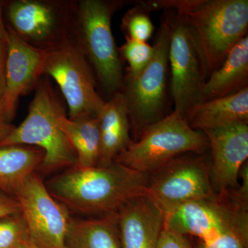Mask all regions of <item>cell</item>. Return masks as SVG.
I'll return each mask as SVG.
<instances>
[{
  "label": "cell",
  "instance_id": "1",
  "mask_svg": "<svg viewBox=\"0 0 248 248\" xmlns=\"http://www.w3.org/2000/svg\"><path fill=\"white\" fill-rule=\"evenodd\" d=\"M148 174L114 162L107 167H72L45 182L54 198L68 210L87 215H108L145 195Z\"/></svg>",
  "mask_w": 248,
  "mask_h": 248
},
{
  "label": "cell",
  "instance_id": "2",
  "mask_svg": "<svg viewBox=\"0 0 248 248\" xmlns=\"http://www.w3.org/2000/svg\"><path fill=\"white\" fill-rule=\"evenodd\" d=\"M150 11L172 10L185 21L196 46L206 79L224 62L233 46L248 35V0L143 1Z\"/></svg>",
  "mask_w": 248,
  "mask_h": 248
},
{
  "label": "cell",
  "instance_id": "3",
  "mask_svg": "<svg viewBox=\"0 0 248 248\" xmlns=\"http://www.w3.org/2000/svg\"><path fill=\"white\" fill-rule=\"evenodd\" d=\"M64 115L66 110L50 78L44 75L36 85L25 120L16 126L0 147L25 145L40 148L45 158L38 170L45 173L75 167L76 153L60 124V119Z\"/></svg>",
  "mask_w": 248,
  "mask_h": 248
},
{
  "label": "cell",
  "instance_id": "4",
  "mask_svg": "<svg viewBox=\"0 0 248 248\" xmlns=\"http://www.w3.org/2000/svg\"><path fill=\"white\" fill-rule=\"evenodd\" d=\"M120 1L81 0L76 3L73 34L92 69L97 85L109 98L120 92L124 76L112 34L114 14Z\"/></svg>",
  "mask_w": 248,
  "mask_h": 248
},
{
  "label": "cell",
  "instance_id": "5",
  "mask_svg": "<svg viewBox=\"0 0 248 248\" xmlns=\"http://www.w3.org/2000/svg\"><path fill=\"white\" fill-rule=\"evenodd\" d=\"M208 151L203 132L192 128L186 119L173 111L146 127L114 162L149 175L181 155Z\"/></svg>",
  "mask_w": 248,
  "mask_h": 248
},
{
  "label": "cell",
  "instance_id": "6",
  "mask_svg": "<svg viewBox=\"0 0 248 248\" xmlns=\"http://www.w3.org/2000/svg\"><path fill=\"white\" fill-rule=\"evenodd\" d=\"M167 11L155 37L151 61L138 76H124L120 91L135 140L146 127L166 116L171 32V15Z\"/></svg>",
  "mask_w": 248,
  "mask_h": 248
},
{
  "label": "cell",
  "instance_id": "7",
  "mask_svg": "<svg viewBox=\"0 0 248 248\" xmlns=\"http://www.w3.org/2000/svg\"><path fill=\"white\" fill-rule=\"evenodd\" d=\"M164 226L200 241L236 233L248 239V204L238 200L234 190L188 202L164 213Z\"/></svg>",
  "mask_w": 248,
  "mask_h": 248
},
{
  "label": "cell",
  "instance_id": "8",
  "mask_svg": "<svg viewBox=\"0 0 248 248\" xmlns=\"http://www.w3.org/2000/svg\"><path fill=\"white\" fill-rule=\"evenodd\" d=\"M44 74L58 85L68 106V118L100 115L107 101L97 92L92 69L73 34L47 50Z\"/></svg>",
  "mask_w": 248,
  "mask_h": 248
},
{
  "label": "cell",
  "instance_id": "9",
  "mask_svg": "<svg viewBox=\"0 0 248 248\" xmlns=\"http://www.w3.org/2000/svg\"><path fill=\"white\" fill-rule=\"evenodd\" d=\"M76 3L14 0L4 3L7 27L27 44L50 50L73 35Z\"/></svg>",
  "mask_w": 248,
  "mask_h": 248
},
{
  "label": "cell",
  "instance_id": "10",
  "mask_svg": "<svg viewBox=\"0 0 248 248\" xmlns=\"http://www.w3.org/2000/svg\"><path fill=\"white\" fill-rule=\"evenodd\" d=\"M210 159L203 154L181 155L148 175L146 194L166 213L193 201L215 197Z\"/></svg>",
  "mask_w": 248,
  "mask_h": 248
},
{
  "label": "cell",
  "instance_id": "11",
  "mask_svg": "<svg viewBox=\"0 0 248 248\" xmlns=\"http://www.w3.org/2000/svg\"><path fill=\"white\" fill-rule=\"evenodd\" d=\"M171 15L169 66L174 112L188 122L197 107L203 102L206 81L198 49L185 21L177 13Z\"/></svg>",
  "mask_w": 248,
  "mask_h": 248
},
{
  "label": "cell",
  "instance_id": "12",
  "mask_svg": "<svg viewBox=\"0 0 248 248\" xmlns=\"http://www.w3.org/2000/svg\"><path fill=\"white\" fill-rule=\"evenodd\" d=\"M14 197L31 242L40 248H65L69 210L50 195L40 176L31 174Z\"/></svg>",
  "mask_w": 248,
  "mask_h": 248
},
{
  "label": "cell",
  "instance_id": "13",
  "mask_svg": "<svg viewBox=\"0 0 248 248\" xmlns=\"http://www.w3.org/2000/svg\"><path fill=\"white\" fill-rule=\"evenodd\" d=\"M210 151V179L216 194L236 190L239 173L248 158V124L203 130Z\"/></svg>",
  "mask_w": 248,
  "mask_h": 248
},
{
  "label": "cell",
  "instance_id": "14",
  "mask_svg": "<svg viewBox=\"0 0 248 248\" xmlns=\"http://www.w3.org/2000/svg\"><path fill=\"white\" fill-rule=\"evenodd\" d=\"M6 85L2 97L9 120H14L19 99L35 89L44 76L47 50L35 48L8 28Z\"/></svg>",
  "mask_w": 248,
  "mask_h": 248
},
{
  "label": "cell",
  "instance_id": "15",
  "mask_svg": "<svg viewBox=\"0 0 248 248\" xmlns=\"http://www.w3.org/2000/svg\"><path fill=\"white\" fill-rule=\"evenodd\" d=\"M122 248H157L164 212L146 195L129 201L117 211Z\"/></svg>",
  "mask_w": 248,
  "mask_h": 248
},
{
  "label": "cell",
  "instance_id": "16",
  "mask_svg": "<svg viewBox=\"0 0 248 248\" xmlns=\"http://www.w3.org/2000/svg\"><path fill=\"white\" fill-rule=\"evenodd\" d=\"M100 130V154L97 166L107 167L128 148L130 139V121L122 93L109 98L99 115Z\"/></svg>",
  "mask_w": 248,
  "mask_h": 248
},
{
  "label": "cell",
  "instance_id": "17",
  "mask_svg": "<svg viewBox=\"0 0 248 248\" xmlns=\"http://www.w3.org/2000/svg\"><path fill=\"white\" fill-rule=\"evenodd\" d=\"M248 87V37L230 50L224 62L204 84L203 102L231 95Z\"/></svg>",
  "mask_w": 248,
  "mask_h": 248
},
{
  "label": "cell",
  "instance_id": "18",
  "mask_svg": "<svg viewBox=\"0 0 248 248\" xmlns=\"http://www.w3.org/2000/svg\"><path fill=\"white\" fill-rule=\"evenodd\" d=\"M188 123L201 131L233 124H248V87L231 95L202 103L192 112Z\"/></svg>",
  "mask_w": 248,
  "mask_h": 248
},
{
  "label": "cell",
  "instance_id": "19",
  "mask_svg": "<svg viewBox=\"0 0 248 248\" xmlns=\"http://www.w3.org/2000/svg\"><path fill=\"white\" fill-rule=\"evenodd\" d=\"M65 248H122L117 212L100 218H71Z\"/></svg>",
  "mask_w": 248,
  "mask_h": 248
},
{
  "label": "cell",
  "instance_id": "20",
  "mask_svg": "<svg viewBox=\"0 0 248 248\" xmlns=\"http://www.w3.org/2000/svg\"><path fill=\"white\" fill-rule=\"evenodd\" d=\"M45 153L37 147H0V190L14 196L26 179L40 167Z\"/></svg>",
  "mask_w": 248,
  "mask_h": 248
},
{
  "label": "cell",
  "instance_id": "21",
  "mask_svg": "<svg viewBox=\"0 0 248 248\" xmlns=\"http://www.w3.org/2000/svg\"><path fill=\"white\" fill-rule=\"evenodd\" d=\"M62 130L76 153V167H96L100 154V130L99 117L86 115L70 119L68 115L60 119Z\"/></svg>",
  "mask_w": 248,
  "mask_h": 248
},
{
  "label": "cell",
  "instance_id": "22",
  "mask_svg": "<svg viewBox=\"0 0 248 248\" xmlns=\"http://www.w3.org/2000/svg\"><path fill=\"white\" fill-rule=\"evenodd\" d=\"M150 13L140 3L125 13L122 20V30L125 37L145 42L151 38L155 27Z\"/></svg>",
  "mask_w": 248,
  "mask_h": 248
},
{
  "label": "cell",
  "instance_id": "23",
  "mask_svg": "<svg viewBox=\"0 0 248 248\" xmlns=\"http://www.w3.org/2000/svg\"><path fill=\"white\" fill-rule=\"evenodd\" d=\"M121 59L128 63L125 76H138L151 61L154 55L155 48L148 42H140L125 37V42L119 48Z\"/></svg>",
  "mask_w": 248,
  "mask_h": 248
},
{
  "label": "cell",
  "instance_id": "24",
  "mask_svg": "<svg viewBox=\"0 0 248 248\" xmlns=\"http://www.w3.org/2000/svg\"><path fill=\"white\" fill-rule=\"evenodd\" d=\"M27 239L29 233L21 213L0 219V248H15Z\"/></svg>",
  "mask_w": 248,
  "mask_h": 248
},
{
  "label": "cell",
  "instance_id": "25",
  "mask_svg": "<svg viewBox=\"0 0 248 248\" xmlns=\"http://www.w3.org/2000/svg\"><path fill=\"white\" fill-rule=\"evenodd\" d=\"M248 239L236 233H227L208 241L198 240L194 248H248Z\"/></svg>",
  "mask_w": 248,
  "mask_h": 248
},
{
  "label": "cell",
  "instance_id": "26",
  "mask_svg": "<svg viewBox=\"0 0 248 248\" xmlns=\"http://www.w3.org/2000/svg\"><path fill=\"white\" fill-rule=\"evenodd\" d=\"M157 248H194V246L188 236L176 232L164 225Z\"/></svg>",
  "mask_w": 248,
  "mask_h": 248
},
{
  "label": "cell",
  "instance_id": "27",
  "mask_svg": "<svg viewBox=\"0 0 248 248\" xmlns=\"http://www.w3.org/2000/svg\"><path fill=\"white\" fill-rule=\"evenodd\" d=\"M19 213L20 208L16 197L0 190V219Z\"/></svg>",
  "mask_w": 248,
  "mask_h": 248
},
{
  "label": "cell",
  "instance_id": "28",
  "mask_svg": "<svg viewBox=\"0 0 248 248\" xmlns=\"http://www.w3.org/2000/svg\"><path fill=\"white\" fill-rule=\"evenodd\" d=\"M16 128L11 123L5 110L2 98H0V144L9 136V134Z\"/></svg>",
  "mask_w": 248,
  "mask_h": 248
},
{
  "label": "cell",
  "instance_id": "29",
  "mask_svg": "<svg viewBox=\"0 0 248 248\" xmlns=\"http://www.w3.org/2000/svg\"><path fill=\"white\" fill-rule=\"evenodd\" d=\"M7 40H0V98H2L6 85V63Z\"/></svg>",
  "mask_w": 248,
  "mask_h": 248
},
{
  "label": "cell",
  "instance_id": "30",
  "mask_svg": "<svg viewBox=\"0 0 248 248\" xmlns=\"http://www.w3.org/2000/svg\"><path fill=\"white\" fill-rule=\"evenodd\" d=\"M4 1H0V40H7L8 29L4 20Z\"/></svg>",
  "mask_w": 248,
  "mask_h": 248
},
{
  "label": "cell",
  "instance_id": "31",
  "mask_svg": "<svg viewBox=\"0 0 248 248\" xmlns=\"http://www.w3.org/2000/svg\"><path fill=\"white\" fill-rule=\"evenodd\" d=\"M15 248H40L31 242L29 239L24 240L22 242L19 243Z\"/></svg>",
  "mask_w": 248,
  "mask_h": 248
}]
</instances>
